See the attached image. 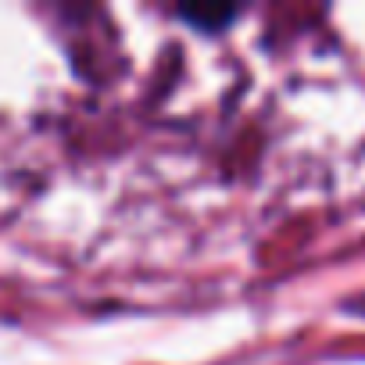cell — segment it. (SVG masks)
Masks as SVG:
<instances>
[{"mask_svg": "<svg viewBox=\"0 0 365 365\" xmlns=\"http://www.w3.org/2000/svg\"><path fill=\"white\" fill-rule=\"evenodd\" d=\"M187 22H194V26H201V29H222L226 22H233V8H182L179 11Z\"/></svg>", "mask_w": 365, "mask_h": 365, "instance_id": "6da1fadb", "label": "cell"}]
</instances>
